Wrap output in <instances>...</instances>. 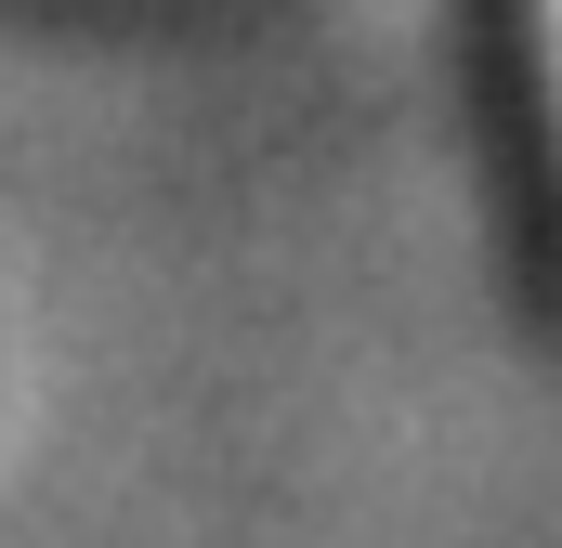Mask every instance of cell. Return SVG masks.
I'll return each instance as SVG.
<instances>
[{"instance_id": "6da1fadb", "label": "cell", "mask_w": 562, "mask_h": 548, "mask_svg": "<svg viewBox=\"0 0 562 548\" xmlns=\"http://www.w3.org/2000/svg\"><path fill=\"white\" fill-rule=\"evenodd\" d=\"M550 53H562V0H550Z\"/></svg>"}]
</instances>
